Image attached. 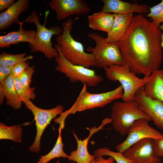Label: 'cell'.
<instances>
[{
	"mask_svg": "<svg viewBox=\"0 0 163 163\" xmlns=\"http://www.w3.org/2000/svg\"><path fill=\"white\" fill-rule=\"evenodd\" d=\"M111 118H106L104 119L101 124L98 127H94L91 129L88 128L90 131L88 136L83 140L79 139L74 131L73 135L77 142V146L75 150L72 151L69 155L68 160L77 163H90L95 160L96 157L94 155H91L88 150V145L90 138L94 133L103 129L106 125L112 123Z\"/></svg>",
	"mask_w": 163,
	"mask_h": 163,
	"instance_id": "obj_14",
	"label": "cell"
},
{
	"mask_svg": "<svg viewBox=\"0 0 163 163\" xmlns=\"http://www.w3.org/2000/svg\"><path fill=\"white\" fill-rule=\"evenodd\" d=\"M23 24L22 22L19 24L18 30L8 32L6 35L0 36V48L9 47L11 45H16L20 43H32L37 31L35 30L24 29L22 26Z\"/></svg>",
	"mask_w": 163,
	"mask_h": 163,
	"instance_id": "obj_19",
	"label": "cell"
},
{
	"mask_svg": "<svg viewBox=\"0 0 163 163\" xmlns=\"http://www.w3.org/2000/svg\"><path fill=\"white\" fill-rule=\"evenodd\" d=\"M62 129L59 128V135L56 143L52 149L47 154L42 155L36 163H48L53 159L62 157L68 158L69 155L63 151L64 144L62 142L61 133Z\"/></svg>",
	"mask_w": 163,
	"mask_h": 163,
	"instance_id": "obj_22",
	"label": "cell"
},
{
	"mask_svg": "<svg viewBox=\"0 0 163 163\" xmlns=\"http://www.w3.org/2000/svg\"><path fill=\"white\" fill-rule=\"evenodd\" d=\"M49 11L45 12L44 24L42 25L39 21V17L36 11L33 10L30 15L23 22L33 23L37 29V33L32 43L29 44L30 51L32 53L39 52L49 59L55 58L59 55L57 51L53 47L51 39L53 35L58 36L61 34L63 29L58 26H53L48 29L46 27Z\"/></svg>",
	"mask_w": 163,
	"mask_h": 163,
	"instance_id": "obj_4",
	"label": "cell"
},
{
	"mask_svg": "<svg viewBox=\"0 0 163 163\" xmlns=\"http://www.w3.org/2000/svg\"><path fill=\"white\" fill-rule=\"evenodd\" d=\"M30 6L29 0H18L10 8L0 13V31L4 30L13 24H20L19 17L27 11Z\"/></svg>",
	"mask_w": 163,
	"mask_h": 163,
	"instance_id": "obj_16",
	"label": "cell"
},
{
	"mask_svg": "<svg viewBox=\"0 0 163 163\" xmlns=\"http://www.w3.org/2000/svg\"><path fill=\"white\" fill-rule=\"evenodd\" d=\"M149 121L145 119H140L135 121L129 128L126 139L116 146L117 152L123 153L135 143L145 139L151 138L156 140L163 138V134L151 127Z\"/></svg>",
	"mask_w": 163,
	"mask_h": 163,
	"instance_id": "obj_10",
	"label": "cell"
},
{
	"mask_svg": "<svg viewBox=\"0 0 163 163\" xmlns=\"http://www.w3.org/2000/svg\"></svg>",
	"mask_w": 163,
	"mask_h": 163,
	"instance_id": "obj_38",
	"label": "cell"
},
{
	"mask_svg": "<svg viewBox=\"0 0 163 163\" xmlns=\"http://www.w3.org/2000/svg\"><path fill=\"white\" fill-rule=\"evenodd\" d=\"M155 142L152 139H143L127 149L123 154L134 163H160L161 158L155 153Z\"/></svg>",
	"mask_w": 163,
	"mask_h": 163,
	"instance_id": "obj_11",
	"label": "cell"
},
{
	"mask_svg": "<svg viewBox=\"0 0 163 163\" xmlns=\"http://www.w3.org/2000/svg\"><path fill=\"white\" fill-rule=\"evenodd\" d=\"M144 86L146 95L163 103V69L153 72L149 76Z\"/></svg>",
	"mask_w": 163,
	"mask_h": 163,
	"instance_id": "obj_18",
	"label": "cell"
},
{
	"mask_svg": "<svg viewBox=\"0 0 163 163\" xmlns=\"http://www.w3.org/2000/svg\"><path fill=\"white\" fill-rule=\"evenodd\" d=\"M5 97V93L2 86L0 84V105L3 104L4 100V97Z\"/></svg>",
	"mask_w": 163,
	"mask_h": 163,
	"instance_id": "obj_34",
	"label": "cell"
},
{
	"mask_svg": "<svg viewBox=\"0 0 163 163\" xmlns=\"http://www.w3.org/2000/svg\"><path fill=\"white\" fill-rule=\"evenodd\" d=\"M95 160L96 163H115L114 159L111 156L105 159L103 156H99L96 157Z\"/></svg>",
	"mask_w": 163,
	"mask_h": 163,
	"instance_id": "obj_33",
	"label": "cell"
},
{
	"mask_svg": "<svg viewBox=\"0 0 163 163\" xmlns=\"http://www.w3.org/2000/svg\"><path fill=\"white\" fill-rule=\"evenodd\" d=\"M87 87L86 85L83 84L74 104L70 109L62 112L59 117L55 119L56 123L64 126L69 115L97 107H103L114 100L122 99L123 96V89L121 85L112 90L98 94L89 92Z\"/></svg>",
	"mask_w": 163,
	"mask_h": 163,
	"instance_id": "obj_2",
	"label": "cell"
},
{
	"mask_svg": "<svg viewBox=\"0 0 163 163\" xmlns=\"http://www.w3.org/2000/svg\"><path fill=\"white\" fill-rule=\"evenodd\" d=\"M146 17L150 18L152 22L158 28L163 23V0L159 3L150 7Z\"/></svg>",
	"mask_w": 163,
	"mask_h": 163,
	"instance_id": "obj_27",
	"label": "cell"
},
{
	"mask_svg": "<svg viewBox=\"0 0 163 163\" xmlns=\"http://www.w3.org/2000/svg\"><path fill=\"white\" fill-rule=\"evenodd\" d=\"M55 163H61L59 159H58ZM71 163H75L74 162H72Z\"/></svg>",
	"mask_w": 163,
	"mask_h": 163,
	"instance_id": "obj_36",
	"label": "cell"
},
{
	"mask_svg": "<svg viewBox=\"0 0 163 163\" xmlns=\"http://www.w3.org/2000/svg\"><path fill=\"white\" fill-rule=\"evenodd\" d=\"M35 66H29L18 77L24 87L27 89H30V84L32 77L35 71Z\"/></svg>",
	"mask_w": 163,
	"mask_h": 163,
	"instance_id": "obj_28",
	"label": "cell"
},
{
	"mask_svg": "<svg viewBox=\"0 0 163 163\" xmlns=\"http://www.w3.org/2000/svg\"><path fill=\"white\" fill-rule=\"evenodd\" d=\"M107 78L112 81H118L123 89L122 98L123 101L135 100L138 91L144 86L146 76L140 78L131 71L126 64L113 65L104 69Z\"/></svg>",
	"mask_w": 163,
	"mask_h": 163,
	"instance_id": "obj_6",
	"label": "cell"
},
{
	"mask_svg": "<svg viewBox=\"0 0 163 163\" xmlns=\"http://www.w3.org/2000/svg\"><path fill=\"white\" fill-rule=\"evenodd\" d=\"M158 28L159 29L161 30V31H162L161 45V47L162 49L163 50V23H162L161 25H160V26ZM162 62H163V57H162Z\"/></svg>",
	"mask_w": 163,
	"mask_h": 163,
	"instance_id": "obj_35",
	"label": "cell"
},
{
	"mask_svg": "<svg viewBox=\"0 0 163 163\" xmlns=\"http://www.w3.org/2000/svg\"><path fill=\"white\" fill-rule=\"evenodd\" d=\"M154 148L156 156H163V138L155 140Z\"/></svg>",
	"mask_w": 163,
	"mask_h": 163,
	"instance_id": "obj_30",
	"label": "cell"
},
{
	"mask_svg": "<svg viewBox=\"0 0 163 163\" xmlns=\"http://www.w3.org/2000/svg\"><path fill=\"white\" fill-rule=\"evenodd\" d=\"M26 55V53L13 55L3 51L0 54V66H13L20 62H26L34 58L32 55L25 57Z\"/></svg>",
	"mask_w": 163,
	"mask_h": 163,
	"instance_id": "obj_24",
	"label": "cell"
},
{
	"mask_svg": "<svg viewBox=\"0 0 163 163\" xmlns=\"http://www.w3.org/2000/svg\"><path fill=\"white\" fill-rule=\"evenodd\" d=\"M54 48L59 53L54 59L57 64L55 70L64 74L71 82H80L87 86L94 87L103 81V77L97 74L95 70L73 64L67 61L58 44L55 45Z\"/></svg>",
	"mask_w": 163,
	"mask_h": 163,
	"instance_id": "obj_8",
	"label": "cell"
},
{
	"mask_svg": "<svg viewBox=\"0 0 163 163\" xmlns=\"http://www.w3.org/2000/svg\"><path fill=\"white\" fill-rule=\"evenodd\" d=\"M14 85L17 94L23 103L28 100H34L36 97L34 93L35 87L30 90L27 89L23 86L18 77H14Z\"/></svg>",
	"mask_w": 163,
	"mask_h": 163,
	"instance_id": "obj_26",
	"label": "cell"
},
{
	"mask_svg": "<svg viewBox=\"0 0 163 163\" xmlns=\"http://www.w3.org/2000/svg\"><path fill=\"white\" fill-rule=\"evenodd\" d=\"M114 18L111 30L107 33L106 42L118 43L123 37L131 21L133 13L113 14Z\"/></svg>",
	"mask_w": 163,
	"mask_h": 163,
	"instance_id": "obj_17",
	"label": "cell"
},
{
	"mask_svg": "<svg viewBox=\"0 0 163 163\" xmlns=\"http://www.w3.org/2000/svg\"><path fill=\"white\" fill-rule=\"evenodd\" d=\"M114 14L106 13L101 11L95 12L88 16V27L95 30L108 33L112 27Z\"/></svg>",
	"mask_w": 163,
	"mask_h": 163,
	"instance_id": "obj_20",
	"label": "cell"
},
{
	"mask_svg": "<svg viewBox=\"0 0 163 163\" xmlns=\"http://www.w3.org/2000/svg\"><path fill=\"white\" fill-rule=\"evenodd\" d=\"M96 157L99 156H109L112 157L117 163H134L131 160L125 157L123 153L114 152L106 147L97 149L94 151Z\"/></svg>",
	"mask_w": 163,
	"mask_h": 163,
	"instance_id": "obj_25",
	"label": "cell"
},
{
	"mask_svg": "<svg viewBox=\"0 0 163 163\" xmlns=\"http://www.w3.org/2000/svg\"><path fill=\"white\" fill-rule=\"evenodd\" d=\"M87 35L95 43L94 47L89 46L87 50L93 54L96 67L104 69L112 65L126 64L118 43H107L105 38L94 33H88Z\"/></svg>",
	"mask_w": 163,
	"mask_h": 163,
	"instance_id": "obj_7",
	"label": "cell"
},
{
	"mask_svg": "<svg viewBox=\"0 0 163 163\" xmlns=\"http://www.w3.org/2000/svg\"><path fill=\"white\" fill-rule=\"evenodd\" d=\"M162 31L142 14L133 16L118 43L125 63L136 74L149 76L159 69L162 60Z\"/></svg>",
	"mask_w": 163,
	"mask_h": 163,
	"instance_id": "obj_1",
	"label": "cell"
},
{
	"mask_svg": "<svg viewBox=\"0 0 163 163\" xmlns=\"http://www.w3.org/2000/svg\"><path fill=\"white\" fill-rule=\"evenodd\" d=\"M13 67L0 66V83H2L11 74Z\"/></svg>",
	"mask_w": 163,
	"mask_h": 163,
	"instance_id": "obj_31",
	"label": "cell"
},
{
	"mask_svg": "<svg viewBox=\"0 0 163 163\" xmlns=\"http://www.w3.org/2000/svg\"><path fill=\"white\" fill-rule=\"evenodd\" d=\"M110 117L113 128L122 136L127 135L129 128L136 121L140 119L151 120L136 100L114 102L111 106Z\"/></svg>",
	"mask_w": 163,
	"mask_h": 163,
	"instance_id": "obj_5",
	"label": "cell"
},
{
	"mask_svg": "<svg viewBox=\"0 0 163 163\" xmlns=\"http://www.w3.org/2000/svg\"><path fill=\"white\" fill-rule=\"evenodd\" d=\"M26 108L30 110L34 117L37 129V133L32 145L29 148L31 152L39 153L40 151V140L44 131L51 121L63 112L64 107L59 105L49 109H43L35 105L30 100L24 103Z\"/></svg>",
	"mask_w": 163,
	"mask_h": 163,
	"instance_id": "obj_9",
	"label": "cell"
},
{
	"mask_svg": "<svg viewBox=\"0 0 163 163\" xmlns=\"http://www.w3.org/2000/svg\"><path fill=\"white\" fill-rule=\"evenodd\" d=\"M22 128L21 125L8 126L0 123V139H9L16 142H21Z\"/></svg>",
	"mask_w": 163,
	"mask_h": 163,
	"instance_id": "obj_23",
	"label": "cell"
},
{
	"mask_svg": "<svg viewBox=\"0 0 163 163\" xmlns=\"http://www.w3.org/2000/svg\"><path fill=\"white\" fill-rule=\"evenodd\" d=\"M90 163H96V161L95 160V159L94 161H93L91 162Z\"/></svg>",
	"mask_w": 163,
	"mask_h": 163,
	"instance_id": "obj_37",
	"label": "cell"
},
{
	"mask_svg": "<svg viewBox=\"0 0 163 163\" xmlns=\"http://www.w3.org/2000/svg\"><path fill=\"white\" fill-rule=\"evenodd\" d=\"M30 61L20 62L14 66L11 74L14 77H19L22 73L29 66Z\"/></svg>",
	"mask_w": 163,
	"mask_h": 163,
	"instance_id": "obj_29",
	"label": "cell"
},
{
	"mask_svg": "<svg viewBox=\"0 0 163 163\" xmlns=\"http://www.w3.org/2000/svg\"><path fill=\"white\" fill-rule=\"evenodd\" d=\"M14 0H0V11L2 12L5 9H7L14 4Z\"/></svg>",
	"mask_w": 163,
	"mask_h": 163,
	"instance_id": "obj_32",
	"label": "cell"
},
{
	"mask_svg": "<svg viewBox=\"0 0 163 163\" xmlns=\"http://www.w3.org/2000/svg\"><path fill=\"white\" fill-rule=\"evenodd\" d=\"M77 18H69L63 22V32L56 38L57 44L64 58L72 64L87 68L95 66L93 54L85 52L83 44L76 41L71 34L73 22Z\"/></svg>",
	"mask_w": 163,
	"mask_h": 163,
	"instance_id": "obj_3",
	"label": "cell"
},
{
	"mask_svg": "<svg viewBox=\"0 0 163 163\" xmlns=\"http://www.w3.org/2000/svg\"><path fill=\"white\" fill-rule=\"evenodd\" d=\"M49 5L56 12V19L59 21L73 15L86 14L91 10L85 0H51Z\"/></svg>",
	"mask_w": 163,
	"mask_h": 163,
	"instance_id": "obj_12",
	"label": "cell"
},
{
	"mask_svg": "<svg viewBox=\"0 0 163 163\" xmlns=\"http://www.w3.org/2000/svg\"><path fill=\"white\" fill-rule=\"evenodd\" d=\"M103 4L101 11L113 14H124L137 13L139 14H148L150 7L145 4H139L138 2L132 3L120 0H101Z\"/></svg>",
	"mask_w": 163,
	"mask_h": 163,
	"instance_id": "obj_15",
	"label": "cell"
},
{
	"mask_svg": "<svg viewBox=\"0 0 163 163\" xmlns=\"http://www.w3.org/2000/svg\"><path fill=\"white\" fill-rule=\"evenodd\" d=\"M135 100L158 128L163 130V103L147 96L144 86L137 91Z\"/></svg>",
	"mask_w": 163,
	"mask_h": 163,
	"instance_id": "obj_13",
	"label": "cell"
},
{
	"mask_svg": "<svg viewBox=\"0 0 163 163\" xmlns=\"http://www.w3.org/2000/svg\"><path fill=\"white\" fill-rule=\"evenodd\" d=\"M0 84L2 85L5 93L6 104L15 110L21 108L22 102L17 93L14 77L11 74Z\"/></svg>",
	"mask_w": 163,
	"mask_h": 163,
	"instance_id": "obj_21",
	"label": "cell"
}]
</instances>
